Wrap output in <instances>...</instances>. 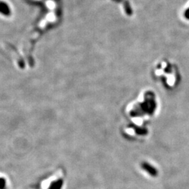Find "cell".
<instances>
[{"label":"cell","mask_w":189,"mask_h":189,"mask_svg":"<svg viewBox=\"0 0 189 189\" xmlns=\"http://www.w3.org/2000/svg\"><path fill=\"white\" fill-rule=\"evenodd\" d=\"M12 10L8 3L4 0H0V16L4 18L11 16Z\"/></svg>","instance_id":"1"},{"label":"cell","mask_w":189,"mask_h":189,"mask_svg":"<svg viewBox=\"0 0 189 189\" xmlns=\"http://www.w3.org/2000/svg\"><path fill=\"white\" fill-rule=\"evenodd\" d=\"M6 186V180L4 178H0V189H4Z\"/></svg>","instance_id":"3"},{"label":"cell","mask_w":189,"mask_h":189,"mask_svg":"<svg viewBox=\"0 0 189 189\" xmlns=\"http://www.w3.org/2000/svg\"><path fill=\"white\" fill-rule=\"evenodd\" d=\"M63 185V180L59 179L56 181H53L49 186L48 189H61Z\"/></svg>","instance_id":"2"},{"label":"cell","mask_w":189,"mask_h":189,"mask_svg":"<svg viewBox=\"0 0 189 189\" xmlns=\"http://www.w3.org/2000/svg\"><path fill=\"white\" fill-rule=\"evenodd\" d=\"M30 1L32 2H34H34H36V3H37V2H39V1H40V0H30Z\"/></svg>","instance_id":"4"}]
</instances>
